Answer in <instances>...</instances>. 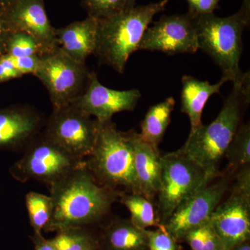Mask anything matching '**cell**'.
I'll return each instance as SVG.
<instances>
[{"label": "cell", "instance_id": "obj_23", "mask_svg": "<svg viewBox=\"0 0 250 250\" xmlns=\"http://www.w3.org/2000/svg\"><path fill=\"white\" fill-rule=\"evenodd\" d=\"M29 223L34 233H42L52 215L53 205L49 195L36 192H28L25 196Z\"/></svg>", "mask_w": 250, "mask_h": 250}, {"label": "cell", "instance_id": "obj_34", "mask_svg": "<svg viewBox=\"0 0 250 250\" xmlns=\"http://www.w3.org/2000/svg\"><path fill=\"white\" fill-rule=\"evenodd\" d=\"M231 250H250V240L237 245Z\"/></svg>", "mask_w": 250, "mask_h": 250}, {"label": "cell", "instance_id": "obj_28", "mask_svg": "<svg viewBox=\"0 0 250 250\" xmlns=\"http://www.w3.org/2000/svg\"><path fill=\"white\" fill-rule=\"evenodd\" d=\"M147 238L148 250H180L178 242L166 231L164 225H161L157 229H146Z\"/></svg>", "mask_w": 250, "mask_h": 250}, {"label": "cell", "instance_id": "obj_35", "mask_svg": "<svg viewBox=\"0 0 250 250\" xmlns=\"http://www.w3.org/2000/svg\"><path fill=\"white\" fill-rule=\"evenodd\" d=\"M16 1H18V0H0V6L6 9L16 2Z\"/></svg>", "mask_w": 250, "mask_h": 250}, {"label": "cell", "instance_id": "obj_21", "mask_svg": "<svg viewBox=\"0 0 250 250\" xmlns=\"http://www.w3.org/2000/svg\"><path fill=\"white\" fill-rule=\"evenodd\" d=\"M51 238L56 250H102L99 236L88 227H75L56 231Z\"/></svg>", "mask_w": 250, "mask_h": 250}, {"label": "cell", "instance_id": "obj_5", "mask_svg": "<svg viewBox=\"0 0 250 250\" xmlns=\"http://www.w3.org/2000/svg\"><path fill=\"white\" fill-rule=\"evenodd\" d=\"M196 27L198 49L208 54L220 67L223 77L232 83L244 72L240 68L243 34L250 22V0H243L241 9L228 17L214 14L192 18Z\"/></svg>", "mask_w": 250, "mask_h": 250}, {"label": "cell", "instance_id": "obj_8", "mask_svg": "<svg viewBox=\"0 0 250 250\" xmlns=\"http://www.w3.org/2000/svg\"><path fill=\"white\" fill-rule=\"evenodd\" d=\"M90 72L85 64L76 62L57 46L41 57L35 76L48 91L53 108L70 104L83 93Z\"/></svg>", "mask_w": 250, "mask_h": 250}, {"label": "cell", "instance_id": "obj_3", "mask_svg": "<svg viewBox=\"0 0 250 250\" xmlns=\"http://www.w3.org/2000/svg\"><path fill=\"white\" fill-rule=\"evenodd\" d=\"M169 0L134 6L110 17L98 20L95 55L101 63L124 73L130 56L139 50L145 31L153 18L165 11Z\"/></svg>", "mask_w": 250, "mask_h": 250}, {"label": "cell", "instance_id": "obj_20", "mask_svg": "<svg viewBox=\"0 0 250 250\" xmlns=\"http://www.w3.org/2000/svg\"><path fill=\"white\" fill-rule=\"evenodd\" d=\"M174 106L175 100L172 97H169L151 106L141 122L139 137L145 142L159 148V145L170 125Z\"/></svg>", "mask_w": 250, "mask_h": 250}, {"label": "cell", "instance_id": "obj_18", "mask_svg": "<svg viewBox=\"0 0 250 250\" xmlns=\"http://www.w3.org/2000/svg\"><path fill=\"white\" fill-rule=\"evenodd\" d=\"M228 80L224 77L218 83L210 84L208 81L199 80L189 75L182 77L181 111L187 115L190 120V134L203 125L202 116L206 103L210 96L220 93L222 86Z\"/></svg>", "mask_w": 250, "mask_h": 250}, {"label": "cell", "instance_id": "obj_7", "mask_svg": "<svg viewBox=\"0 0 250 250\" xmlns=\"http://www.w3.org/2000/svg\"><path fill=\"white\" fill-rule=\"evenodd\" d=\"M162 173L158 193L161 225H164L176 208L202 186L213 180L205 171L180 149L161 156Z\"/></svg>", "mask_w": 250, "mask_h": 250}, {"label": "cell", "instance_id": "obj_30", "mask_svg": "<svg viewBox=\"0 0 250 250\" xmlns=\"http://www.w3.org/2000/svg\"><path fill=\"white\" fill-rule=\"evenodd\" d=\"M14 31L8 18L6 9L0 6V57L6 55L8 42Z\"/></svg>", "mask_w": 250, "mask_h": 250}, {"label": "cell", "instance_id": "obj_33", "mask_svg": "<svg viewBox=\"0 0 250 250\" xmlns=\"http://www.w3.org/2000/svg\"><path fill=\"white\" fill-rule=\"evenodd\" d=\"M35 250H56L51 239H46L42 233H33L30 236Z\"/></svg>", "mask_w": 250, "mask_h": 250}, {"label": "cell", "instance_id": "obj_12", "mask_svg": "<svg viewBox=\"0 0 250 250\" xmlns=\"http://www.w3.org/2000/svg\"><path fill=\"white\" fill-rule=\"evenodd\" d=\"M139 49L167 55L195 53L199 49L193 18L188 14L162 16L145 31Z\"/></svg>", "mask_w": 250, "mask_h": 250}, {"label": "cell", "instance_id": "obj_9", "mask_svg": "<svg viewBox=\"0 0 250 250\" xmlns=\"http://www.w3.org/2000/svg\"><path fill=\"white\" fill-rule=\"evenodd\" d=\"M99 125L97 120L68 104L53 108L42 133L73 157L85 160L95 146Z\"/></svg>", "mask_w": 250, "mask_h": 250}, {"label": "cell", "instance_id": "obj_24", "mask_svg": "<svg viewBox=\"0 0 250 250\" xmlns=\"http://www.w3.org/2000/svg\"><path fill=\"white\" fill-rule=\"evenodd\" d=\"M224 156H226L229 168L236 169L250 165V126L241 125L229 144Z\"/></svg>", "mask_w": 250, "mask_h": 250}, {"label": "cell", "instance_id": "obj_27", "mask_svg": "<svg viewBox=\"0 0 250 250\" xmlns=\"http://www.w3.org/2000/svg\"><path fill=\"white\" fill-rule=\"evenodd\" d=\"M82 6L88 16L103 19L125 10L126 0H82Z\"/></svg>", "mask_w": 250, "mask_h": 250}, {"label": "cell", "instance_id": "obj_29", "mask_svg": "<svg viewBox=\"0 0 250 250\" xmlns=\"http://www.w3.org/2000/svg\"><path fill=\"white\" fill-rule=\"evenodd\" d=\"M188 5L187 14L192 18L212 14L219 9L220 0H185Z\"/></svg>", "mask_w": 250, "mask_h": 250}, {"label": "cell", "instance_id": "obj_36", "mask_svg": "<svg viewBox=\"0 0 250 250\" xmlns=\"http://www.w3.org/2000/svg\"><path fill=\"white\" fill-rule=\"evenodd\" d=\"M136 0H126L125 9L134 7V6H136Z\"/></svg>", "mask_w": 250, "mask_h": 250}, {"label": "cell", "instance_id": "obj_25", "mask_svg": "<svg viewBox=\"0 0 250 250\" xmlns=\"http://www.w3.org/2000/svg\"><path fill=\"white\" fill-rule=\"evenodd\" d=\"M191 250H224L223 243L211 220L191 230L184 237Z\"/></svg>", "mask_w": 250, "mask_h": 250}, {"label": "cell", "instance_id": "obj_16", "mask_svg": "<svg viewBox=\"0 0 250 250\" xmlns=\"http://www.w3.org/2000/svg\"><path fill=\"white\" fill-rule=\"evenodd\" d=\"M134 147L135 175L141 195L152 201L160 190L162 157L159 148L145 142L139 134L131 131Z\"/></svg>", "mask_w": 250, "mask_h": 250}, {"label": "cell", "instance_id": "obj_22", "mask_svg": "<svg viewBox=\"0 0 250 250\" xmlns=\"http://www.w3.org/2000/svg\"><path fill=\"white\" fill-rule=\"evenodd\" d=\"M121 202L131 213V223L141 229H147L150 227L159 228L152 201L138 193H123L120 195Z\"/></svg>", "mask_w": 250, "mask_h": 250}, {"label": "cell", "instance_id": "obj_31", "mask_svg": "<svg viewBox=\"0 0 250 250\" xmlns=\"http://www.w3.org/2000/svg\"><path fill=\"white\" fill-rule=\"evenodd\" d=\"M11 59H12L16 70L22 76L27 75V74L35 75L38 69L40 66L41 57H39L32 56V57H17V58L11 57Z\"/></svg>", "mask_w": 250, "mask_h": 250}, {"label": "cell", "instance_id": "obj_6", "mask_svg": "<svg viewBox=\"0 0 250 250\" xmlns=\"http://www.w3.org/2000/svg\"><path fill=\"white\" fill-rule=\"evenodd\" d=\"M83 163L84 160L70 155L42 131L24 148L22 157L11 166L9 173L21 183L35 180L49 187Z\"/></svg>", "mask_w": 250, "mask_h": 250}, {"label": "cell", "instance_id": "obj_26", "mask_svg": "<svg viewBox=\"0 0 250 250\" xmlns=\"http://www.w3.org/2000/svg\"><path fill=\"white\" fill-rule=\"evenodd\" d=\"M45 54L41 44L33 36L22 31H14L8 42L6 54L11 57H42Z\"/></svg>", "mask_w": 250, "mask_h": 250}, {"label": "cell", "instance_id": "obj_10", "mask_svg": "<svg viewBox=\"0 0 250 250\" xmlns=\"http://www.w3.org/2000/svg\"><path fill=\"white\" fill-rule=\"evenodd\" d=\"M224 250H231L250 238V168L242 167L228 198L219 204L210 218Z\"/></svg>", "mask_w": 250, "mask_h": 250}, {"label": "cell", "instance_id": "obj_19", "mask_svg": "<svg viewBox=\"0 0 250 250\" xmlns=\"http://www.w3.org/2000/svg\"><path fill=\"white\" fill-rule=\"evenodd\" d=\"M102 250H148L146 229L135 226L130 219L112 220L99 235Z\"/></svg>", "mask_w": 250, "mask_h": 250}, {"label": "cell", "instance_id": "obj_1", "mask_svg": "<svg viewBox=\"0 0 250 250\" xmlns=\"http://www.w3.org/2000/svg\"><path fill=\"white\" fill-rule=\"evenodd\" d=\"M49 192L53 210L45 232L98 223L120 196L99 184L84 163L49 186Z\"/></svg>", "mask_w": 250, "mask_h": 250}, {"label": "cell", "instance_id": "obj_32", "mask_svg": "<svg viewBox=\"0 0 250 250\" xmlns=\"http://www.w3.org/2000/svg\"><path fill=\"white\" fill-rule=\"evenodd\" d=\"M22 77V75L15 67L11 57L6 54L0 57V83Z\"/></svg>", "mask_w": 250, "mask_h": 250}, {"label": "cell", "instance_id": "obj_4", "mask_svg": "<svg viewBox=\"0 0 250 250\" xmlns=\"http://www.w3.org/2000/svg\"><path fill=\"white\" fill-rule=\"evenodd\" d=\"M96 142L85 166L99 184L120 195L140 194L134 166L131 131L123 132L110 121L99 123Z\"/></svg>", "mask_w": 250, "mask_h": 250}, {"label": "cell", "instance_id": "obj_15", "mask_svg": "<svg viewBox=\"0 0 250 250\" xmlns=\"http://www.w3.org/2000/svg\"><path fill=\"white\" fill-rule=\"evenodd\" d=\"M6 13L14 30L33 36L45 54L58 46L56 29L49 21L44 0H18L6 9Z\"/></svg>", "mask_w": 250, "mask_h": 250}, {"label": "cell", "instance_id": "obj_14", "mask_svg": "<svg viewBox=\"0 0 250 250\" xmlns=\"http://www.w3.org/2000/svg\"><path fill=\"white\" fill-rule=\"evenodd\" d=\"M45 123L41 113L29 105L0 108V150H24Z\"/></svg>", "mask_w": 250, "mask_h": 250}, {"label": "cell", "instance_id": "obj_17", "mask_svg": "<svg viewBox=\"0 0 250 250\" xmlns=\"http://www.w3.org/2000/svg\"><path fill=\"white\" fill-rule=\"evenodd\" d=\"M98 29L96 18L88 16L82 21H75L56 29L57 45L70 58L85 64L96 49Z\"/></svg>", "mask_w": 250, "mask_h": 250}, {"label": "cell", "instance_id": "obj_13", "mask_svg": "<svg viewBox=\"0 0 250 250\" xmlns=\"http://www.w3.org/2000/svg\"><path fill=\"white\" fill-rule=\"evenodd\" d=\"M141 98V92L135 88L117 90L104 86L96 73L90 72L83 93L70 104L102 123L111 120L116 113L134 111Z\"/></svg>", "mask_w": 250, "mask_h": 250}, {"label": "cell", "instance_id": "obj_11", "mask_svg": "<svg viewBox=\"0 0 250 250\" xmlns=\"http://www.w3.org/2000/svg\"><path fill=\"white\" fill-rule=\"evenodd\" d=\"M202 186L176 208L164 225L177 242L183 241L189 231L207 223L229 188L228 179Z\"/></svg>", "mask_w": 250, "mask_h": 250}, {"label": "cell", "instance_id": "obj_2", "mask_svg": "<svg viewBox=\"0 0 250 250\" xmlns=\"http://www.w3.org/2000/svg\"><path fill=\"white\" fill-rule=\"evenodd\" d=\"M233 89L216 118L202 125L189 134L180 150L195 161L212 178L218 175V167L229 144L241 125L245 109L250 103V73L244 72L233 83Z\"/></svg>", "mask_w": 250, "mask_h": 250}]
</instances>
